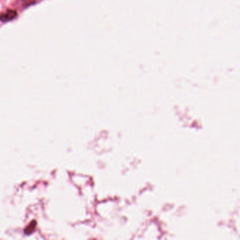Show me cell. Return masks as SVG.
Returning a JSON list of instances; mask_svg holds the SVG:
<instances>
[{"mask_svg": "<svg viewBox=\"0 0 240 240\" xmlns=\"http://www.w3.org/2000/svg\"><path fill=\"white\" fill-rule=\"evenodd\" d=\"M17 16V13L16 11L14 10H8V11L4 12L0 14V21L4 22H9L14 20Z\"/></svg>", "mask_w": 240, "mask_h": 240, "instance_id": "obj_1", "label": "cell"}, {"mask_svg": "<svg viewBox=\"0 0 240 240\" xmlns=\"http://www.w3.org/2000/svg\"><path fill=\"white\" fill-rule=\"evenodd\" d=\"M36 227H37V221L33 220V221H32L31 222H30L28 226L25 228L24 233L27 234V235L32 234L35 230Z\"/></svg>", "mask_w": 240, "mask_h": 240, "instance_id": "obj_2", "label": "cell"}]
</instances>
